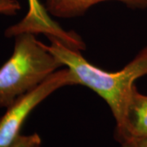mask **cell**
<instances>
[{"label": "cell", "instance_id": "6da1fadb", "mask_svg": "<svg viewBox=\"0 0 147 147\" xmlns=\"http://www.w3.org/2000/svg\"><path fill=\"white\" fill-rule=\"evenodd\" d=\"M47 49L74 75L77 85L93 91L106 102L116 122L122 126L127 105L136 80L147 75V44L123 68L108 72L91 64L80 52L66 47L55 38H48Z\"/></svg>", "mask_w": 147, "mask_h": 147}, {"label": "cell", "instance_id": "7a4b0ae2", "mask_svg": "<svg viewBox=\"0 0 147 147\" xmlns=\"http://www.w3.org/2000/svg\"><path fill=\"white\" fill-rule=\"evenodd\" d=\"M62 67L63 64L34 34L15 36L13 53L0 67V108L8 107Z\"/></svg>", "mask_w": 147, "mask_h": 147}, {"label": "cell", "instance_id": "3957f363", "mask_svg": "<svg viewBox=\"0 0 147 147\" xmlns=\"http://www.w3.org/2000/svg\"><path fill=\"white\" fill-rule=\"evenodd\" d=\"M77 85L67 67L58 69L35 88L18 97L0 117V147H9L21 135V130L33 110L54 92Z\"/></svg>", "mask_w": 147, "mask_h": 147}, {"label": "cell", "instance_id": "277c9868", "mask_svg": "<svg viewBox=\"0 0 147 147\" xmlns=\"http://www.w3.org/2000/svg\"><path fill=\"white\" fill-rule=\"evenodd\" d=\"M28 4L29 9L26 16L18 23L6 30V37H15L22 33L42 34L47 38H57L74 50L81 52L86 49L81 37L74 31L65 30L56 23L39 0H28Z\"/></svg>", "mask_w": 147, "mask_h": 147}, {"label": "cell", "instance_id": "5b68a950", "mask_svg": "<svg viewBox=\"0 0 147 147\" xmlns=\"http://www.w3.org/2000/svg\"><path fill=\"white\" fill-rule=\"evenodd\" d=\"M147 137V95L133 86L127 105L123 124L115 128V137L119 142L130 137Z\"/></svg>", "mask_w": 147, "mask_h": 147}, {"label": "cell", "instance_id": "8992f818", "mask_svg": "<svg viewBox=\"0 0 147 147\" xmlns=\"http://www.w3.org/2000/svg\"><path fill=\"white\" fill-rule=\"evenodd\" d=\"M43 6L50 16L61 19L76 18L85 15L96 4L115 1L134 10L147 9V0H43Z\"/></svg>", "mask_w": 147, "mask_h": 147}, {"label": "cell", "instance_id": "52a82bcc", "mask_svg": "<svg viewBox=\"0 0 147 147\" xmlns=\"http://www.w3.org/2000/svg\"><path fill=\"white\" fill-rule=\"evenodd\" d=\"M42 139L38 133L20 135L9 147H41Z\"/></svg>", "mask_w": 147, "mask_h": 147}, {"label": "cell", "instance_id": "ba28073f", "mask_svg": "<svg viewBox=\"0 0 147 147\" xmlns=\"http://www.w3.org/2000/svg\"><path fill=\"white\" fill-rule=\"evenodd\" d=\"M21 9L18 0H0V14L5 16H15Z\"/></svg>", "mask_w": 147, "mask_h": 147}, {"label": "cell", "instance_id": "9c48e42d", "mask_svg": "<svg viewBox=\"0 0 147 147\" xmlns=\"http://www.w3.org/2000/svg\"><path fill=\"white\" fill-rule=\"evenodd\" d=\"M119 144L120 147H147V137L127 138Z\"/></svg>", "mask_w": 147, "mask_h": 147}]
</instances>
